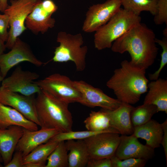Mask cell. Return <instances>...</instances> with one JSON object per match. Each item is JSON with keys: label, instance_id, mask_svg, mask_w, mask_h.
<instances>
[{"label": "cell", "instance_id": "1", "mask_svg": "<svg viewBox=\"0 0 167 167\" xmlns=\"http://www.w3.org/2000/svg\"><path fill=\"white\" fill-rule=\"evenodd\" d=\"M153 31L140 23L134 25L116 40L111 47L114 52L129 54L133 65L147 69L154 63L159 49Z\"/></svg>", "mask_w": 167, "mask_h": 167}, {"label": "cell", "instance_id": "2", "mask_svg": "<svg viewBox=\"0 0 167 167\" xmlns=\"http://www.w3.org/2000/svg\"><path fill=\"white\" fill-rule=\"evenodd\" d=\"M120 64V67L114 71L106 86L119 101L134 104L147 92L148 80L145 75L146 70L133 65L127 60Z\"/></svg>", "mask_w": 167, "mask_h": 167}, {"label": "cell", "instance_id": "3", "mask_svg": "<svg viewBox=\"0 0 167 167\" xmlns=\"http://www.w3.org/2000/svg\"><path fill=\"white\" fill-rule=\"evenodd\" d=\"M35 98L36 112L41 129L72 131V117L68 104L41 89Z\"/></svg>", "mask_w": 167, "mask_h": 167}, {"label": "cell", "instance_id": "4", "mask_svg": "<svg viewBox=\"0 0 167 167\" xmlns=\"http://www.w3.org/2000/svg\"><path fill=\"white\" fill-rule=\"evenodd\" d=\"M141 21L139 15L120 8L106 24L96 31L95 47L98 50L111 48L113 42Z\"/></svg>", "mask_w": 167, "mask_h": 167}, {"label": "cell", "instance_id": "5", "mask_svg": "<svg viewBox=\"0 0 167 167\" xmlns=\"http://www.w3.org/2000/svg\"><path fill=\"white\" fill-rule=\"evenodd\" d=\"M57 41L60 45L55 49L53 61L58 62L71 61L75 64L77 71H83L86 66L88 47L86 45L82 46L84 40L82 34L73 35L61 31L58 33Z\"/></svg>", "mask_w": 167, "mask_h": 167}, {"label": "cell", "instance_id": "6", "mask_svg": "<svg viewBox=\"0 0 167 167\" xmlns=\"http://www.w3.org/2000/svg\"><path fill=\"white\" fill-rule=\"evenodd\" d=\"M39 1L10 0V5L3 12L8 16L10 27L8 38L5 44L6 48L11 49L17 38L27 29L26 19Z\"/></svg>", "mask_w": 167, "mask_h": 167}, {"label": "cell", "instance_id": "7", "mask_svg": "<svg viewBox=\"0 0 167 167\" xmlns=\"http://www.w3.org/2000/svg\"><path fill=\"white\" fill-rule=\"evenodd\" d=\"M34 82L41 89L68 104L79 103L81 98L74 81L66 75L54 73Z\"/></svg>", "mask_w": 167, "mask_h": 167}, {"label": "cell", "instance_id": "8", "mask_svg": "<svg viewBox=\"0 0 167 167\" xmlns=\"http://www.w3.org/2000/svg\"><path fill=\"white\" fill-rule=\"evenodd\" d=\"M57 9L58 6L52 0H40L27 17L26 27L36 35L44 33L54 26L55 20L51 16Z\"/></svg>", "mask_w": 167, "mask_h": 167}, {"label": "cell", "instance_id": "9", "mask_svg": "<svg viewBox=\"0 0 167 167\" xmlns=\"http://www.w3.org/2000/svg\"><path fill=\"white\" fill-rule=\"evenodd\" d=\"M39 77L37 73L24 71L17 67L9 77L4 78L0 88L4 89L29 96L40 92L41 89L34 81Z\"/></svg>", "mask_w": 167, "mask_h": 167}, {"label": "cell", "instance_id": "10", "mask_svg": "<svg viewBox=\"0 0 167 167\" xmlns=\"http://www.w3.org/2000/svg\"><path fill=\"white\" fill-rule=\"evenodd\" d=\"M11 49L0 57V75L4 78L11 68L20 62H28L38 67L44 63L36 57L28 45L19 37Z\"/></svg>", "mask_w": 167, "mask_h": 167}, {"label": "cell", "instance_id": "11", "mask_svg": "<svg viewBox=\"0 0 167 167\" xmlns=\"http://www.w3.org/2000/svg\"><path fill=\"white\" fill-rule=\"evenodd\" d=\"M121 6V0H107L91 6L86 14L83 31L86 32L96 31L110 20Z\"/></svg>", "mask_w": 167, "mask_h": 167}, {"label": "cell", "instance_id": "12", "mask_svg": "<svg viewBox=\"0 0 167 167\" xmlns=\"http://www.w3.org/2000/svg\"><path fill=\"white\" fill-rule=\"evenodd\" d=\"M119 134L103 132L84 139L89 158H110L114 155L120 141Z\"/></svg>", "mask_w": 167, "mask_h": 167}, {"label": "cell", "instance_id": "13", "mask_svg": "<svg viewBox=\"0 0 167 167\" xmlns=\"http://www.w3.org/2000/svg\"><path fill=\"white\" fill-rule=\"evenodd\" d=\"M74 84L81 95L79 103L90 107H99L101 109L113 110L118 108L121 102L112 98L101 89L95 88L83 80L74 81Z\"/></svg>", "mask_w": 167, "mask_h": 167}, {"label": "cell", "instance_id": "14", "mask_svg": "<svg viewBox=\"0 0 167 167\" xmlns=\"http://www.w3.org/2000/svg\"><path fill=\"white\" fill-rule=\"evenodd\" d=\"M35 95L27 96L0 88V102L16 109L26 118L39 125Z\"/></svg>", "mask_w": 167, "mask_h": 167}, {"label": "cell", "instance_id": "15", "mask_svg": "<svg viewBox=\"0 0 167 167\" xmlns=\"http://www.w3.org/2000/svg\"><path fill=\"white\" fill-rule=\"evenodd\" d=\"M138 139L133 134L122 135L114 155L121 160L133 158L148 161L152 158L154 149L142 144Z\"/></svg>", "mask_w": 167, "mask_h": 167}, {"label": "cell", "instance_id": "16", "mask_svg": "<svg viewBox=\"0 0 167 167\" xmlns=\"http://www.w3.org/2000/svg\"><path fill=\"white\" fill-rule=\"evenodd\" d=\"M24 133L19 140L15 151L21 152L24 157L41 144L47 142L49 139L61 132L57 129H41L31 131L23 128Z\"/></svg>", "mask_w": 167, "mask_h": 167}, {"label": "cell", "instance_id": "17", "mask_svg": "<svg viewBox=\"0 0 167 167\" xmlns=\"http://www.w3.org/2000/svg\"><path fill=\"white\" fill-rule=\"evenodd\" d=\"M134 107L131 105L122 102L113 110L105 109L109 118L111 127L122 135L133 134L134 127L131 119V113Z\"/></svg>", "mask_w": 167, "mask_h": 167}, {"label": "cell", "instance_id": "18", "mask_svg": "<svg viewBox=\"0 0 167 167\" xmlns=\"http://www.w3.org/2000/svg\"><path fill=\"white\" fill-rule=\"evenodd\" d=\"M23 128L11 126L7 128L0 129V155L4 166L11 160L18 142L24 133Z\"/></svg>", "mask_w": 167, "mask_h": 167}, {"label": "cell", "instance_id": "19", "mask_svg": "<svg viewBox=\"0 0 167 167\" xmlns=\"http://www.w3.org/2000/svg\"><path fill=\"white\" fill-rule=\"evenodd\" d=\"M132 134L137 138L144 139L146 145L155 149L161 144L163 134L162 124L151 119L142 125L134 127Z\"/></svg>", "mask_w": 167, "mask_h": 167}, {"label": "cell", "instance_id": "20", "mask_svg": "<svg viewBox=\"0 0 167 167\" xmlns=\"http://www.w3.org/2000/svg\"><path fill=\"white\" fill-rule=\"evenodd\" d=\"M149 90L146 95L143 104L156 106L158 112L167 113V80L158 78L149 83Z\"/></svg>", "mask_w": 167, "mask_h": 167}, {"label": "cell", "instance_id": "21", "mask_svg": "<svg viewBox=\"0 0 167 167\" xmlns=\"http://www.w3.org/2000/svg\"><path fill=\"white\" fill-rule=\"evenodd\" d=\"M16 125L31 131L38 130V125L13 108L0 102V129Z\"/></svg>", "mask_w": 167, "mask_h": 167}, {"label": "cell", "instance_id": "22", "mask_svg": "<svg viewBox=\"0 0 167 167\" xmlns=\"http://www.w3.org/2000/svg\"><path fill=\"white\" fill-rule=\"evenodd\" d=\"M69 140L65 142L68 154V167L86 166L89 159L87 145L84 140Z\"/></svg>", "mask_w": 167, "mask_h": 167}, {"label": "cell", "instance_id": "23", "mask_svg": "<svg viewBox=\"0 0 167 167\" xmlns=\"http://www.w3.org/2000/svg\"><path fill=\"white\" fill-rule=\"evenodd\" d=\"M88 130L97 132H118L111 126L109 118L104 109L98 111H92L84 121Z\"/></svg>", "mask_w": 167, "mask_h": 167}, {"label": "cell", "instance_id": "24", "mask_svg": "<svg viewBox=\"0 0 167 167\" xmlns=\"http://www.w3.org/2000/svg\"><path fill=\"white\" fill-rule=\"evenodd\" d=\"M58 142L47 141L39 145L23 157V165L29 163H37L45 167L47 159Z\"/></svg>", "mask_w": 167, "mask_h": 167}, {"label": "cell", "instance_id": "25", "mask_svg": "<svg viewBox=\"0 0 167 167\" xmlns=\"http://www.w3.org/2000/svg\"><path fill=\"white\" fill-rule=\"evenodd\" d=\"M158 0H121L123 9L139 15L143 11H149L154 16L157 11Z\"/></svg>", "mask_w": 167, "mask_h": 167}, {"label": "cell", "instance_id": "26", "mask_svg": "<svg viewBox=\"0 0 167 167\" xmlns=\"http://www.w3.org/2000/svg\"><path fill=\"white\" fill-rule=\"evenodd\" d=\"M157 112L156 106L153 105L143 104L134 107L131 113V119L134 127L148 122Z\"/></svg>", "mask_w": 167, "mask_h": 167}, {"label": "cell", "instance_id": "27", "mask_svg": "<svg viewBox=\"0 0 167 167\" xmlns=\"http://www.w3.org/2000/svg\"><path fill=\"white\" fill-rule=\"evenodd\" d=\"M68 152L65 141L59 142L48 157L45 167H68Z\"/></svg>", "mask_w": 167, "mask_h": 167}, {"label": "cell", "instance_id": "28", "mask_svg": "<svg viewBox=\"0 0 167 167\" xmlns=\"http://www.w3.org/2000/svg\"><path fill=\"white\" fill-rule=\"evenodd\" d=\"M103 132L89 130L61 132L51 138L48 141L59 142L69 140H84L96 134Z\"/></svg>", "mask_w": 167, "mask_h": 167}, {"label": "cell", "instance_id": "29", "mask_svg": "<svg viewBox=\"0 0 167 167\" xmlns=\"http://www.w3.org/2000/svg\"><path fill=\"white\" fill-rule=\"evenodd\" d=\"M110 158L112 167H143L148 161L142 159L133 158L121 160L115 155Z\"/></svg>", "mask_w": 167, "mask_h": 167}, {"label": "cell", "instance_id": "30", "mask_svg": "<svg viewBox=\"0 0 167 167\" xmlns=\"http://www.w3.org/2000/svg\"><path fill=\"white\" fill-rule=\"evenodd\" d=\"M155 41L162 47V51L159 68L154 73L149 74V79L152 80H156L159 78L161 72L167 64V37H164L161 40L156 38Z\"/></svg>", "mask_w": 167, "mask_h": 167}, {"label": "cell", "instance_id": "31", "mask_svg": "<svg viewBox=\"0 0 167 167\" xmlns=\"http://www.w3.org/2000/svg\"><path fill=\"white\" fill-rule=\"evenodd\" d=\"M154 21L156 25L165 23L167 25V0H158L157 11Z\"/></svg>", "mask_w": 167, "mask_h": 167}, {"label": "cell", "instance_id": "32", "mask_svg": "<svg viewBox=\"0 0 167 167\" xmlns=\"http://www.w3.org/2000/svg\"><path fill=\"white\" fill-rule=\"evenodd\" d=\"M9 26V18L6 14H0V39L5 42L7 41L9 37L7 28Z\"/></svg>", "mask_w": 167, "mask_h": 167}, {"label": "cell", "instance_id": "33", "mask_svg": "<svg viewBox=\"0 0 167 167\" xmlns=\"http://www.w3.org/2000/svg\"><path fill=\"white\" fill-rule=\"evenodd\" d=\"M87 167H112L110 158H89L87 165Z\"/></svg>", "mask_w": 167, "mask_h": 167}, {"label": "cell", "instance_id": "34", "mask_svg": "<svg viewBox=\"0 0 167 167\" xmlns=\"http://www.w3.org/2000/svg\"><path fill=\"white\" fill-rule=\"evenodd\" d=\"M24 156L20 152L16 151L11 161L5 167H23Z\"/></svg>", "mask_w": 167, "mask_h": 167}, {"label": "cell", "instance_id": "35", "mask_svg": "<svg viewBox=\"0 0 167 167\" xmlns=\"http://www.w3.org/2000/svg\"><path fill=\"white\" fill-rule=\"evenodd\" d=\"M163 126V134L162 137L161 144L164 148L166 159V164H167V119L162 123Z\"/></svg>", "mask_w": 167, "mask_h": 167}, {"label": "cell", "instance_id": "36", "mask_svg": "<svg viewBox=\"0 0 167 167\" xmlns=\"http://www.w3.org/2000/svg\"><path fill=\"white\" fill-rule=\"evenodd\" d=\"M23 167H44V166L39 163H29L24 164Z\"/></svg>", "mask_w": 167, "mask_h": 167}, {"label": "cell", "instance_id": "37", "mask_svg": "<svg viewBox=\"0 0 167 167\" xmlns=\"http://www.w3.org/2000/svg\"><path fill=\"white\" fill-rule=\"evenodd\" d=\"M0 11L3 12L8 6L7 0H0Z\"/></svg>", "mask_w": 167, "mask_h": 167}, {"label": "cell", "instance_id": "38", "mask_svg": "<svg viewBox=\"0 0 167 167\" xmlns=\"http://www.w3.org/2000/svg\"><path fill=\"white\" fill-rule=\"evenodd\" d=\"M6 48L5 42L0 39V57L3 54V52Z\"/></svg>", "mask_w": 167, "mask_h": 167}, {"label": "cell", "instance_id": "39", "mask_svg": "<svg viewBox=\"0 0 167 167\" xmlns=\"http://www.w3.org/2000/svg\"><path fill=\"white\" fill-rule=\"evenodd\" d=\"M163 35L164 37H167V28H165L163 31Z\"/></svg>", "mask_w": 167, "mask_h": 167}, {"label": "cell", "instance_id": "40", "mask_svg": "<svg viewBox=\"0 0 167 167\" xmlns=\"http://www.w3.org/2000/svg\"><path fill=\"white\" fill-rule=\"evenodd\" d=\"M4 78L0 75V83L2 82Z\"/></svg>", "mask_w": 167, "mask_h": 167}, {"label": "cell", "instance_id": "41", "mask_svg": "<svg viewBox=\"0 0 167 167\" xmlns=\"http://www.w3.org/2000/svg\"><path fill=\"white\" fill-rule=\"evenodd\" d=\"M3 162L2 159V157L0 155V162Z\"/></svg>", "mask_w": 167, "mask_h": 167}, {"label": "cell", "instance_id": "42", "mask_svg": "<svg viewBox=\"0 0 167 167\" xmlns=\"http://www.w3.org/2000/svg\"></svg>", "mask_w": 167, "mask_h": 167}]
</instances>
